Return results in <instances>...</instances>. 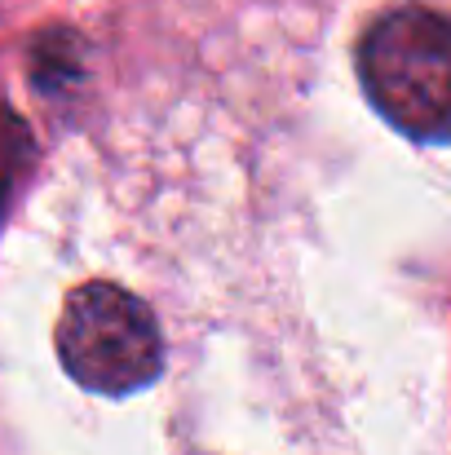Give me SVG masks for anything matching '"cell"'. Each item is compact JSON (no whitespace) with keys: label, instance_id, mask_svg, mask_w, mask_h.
I'll list each match as a JSON object with an SVG mask.
<instances>
[{"label":"cell","instance_id":"6da1fadb","mask_svg":"<svg viewBox=\"0 0 451 455\" xmlns=\"http://www.w3.org/2000/svg\"><path fill=\"white\" fill-rule=\"evenodd\" d=\"M372 107L416 142H443L451 116V27L434 9L385 13L358 49Z\"/></svg>","mask_w":451,"mask_h":455},{"label":"cell","instance_id":"7a4b0ae2","mask_svg":"<svg viewBox=\"0 0 451 455\" xmlns=\"http://www.w3.org/2000/svg\"><path fill=\"white\" fill-rule=\"evenodd\" d=\"M58 358L67 376L89 394H138L164 371L159 323L150 305L120 283H85L62 305Z\"/></svg>","mask_w":451,"mask_h":455}]
</instances>
